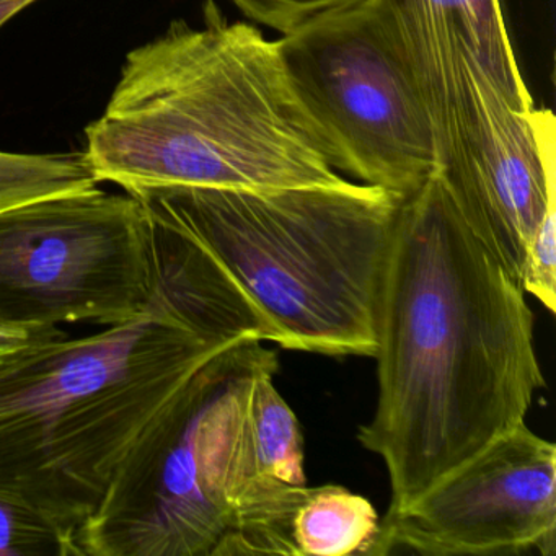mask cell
<instances>
[{
	"mask_svg": "<svg viewBox=\"0 0 556 556\" xmlns=\"http://www.w3.org/2000/svg\"><path fill=\"white\" fill-rule=\"evenodd\" d=\"M374 357L379 395L357 439L389 471V513L526 421L545 387L526 292L438 172L400 203Z\"/></svg>",
	"mask_w": 556,
	"mask_h": 556,
	"instance_id": "obj_1",
	"label": "cell"
},
{
	"mask_svg": "<svg viewBox=\"0 0 556 556\" xmlns=\"http://www.w3.org/2000/svg\"><path fill=\"white\" fill-rule=\"evenodd\" d=\"M84 151L99 184L167 188L333 187L337 155L295 93L276 40L214 0L126 56Z\"/></svg>",
	"mask_w": 556,
	"mask_h": 556,
	"instance_id": "obj_2",
	"label": "cell"
},
{
	"mask_svg": "<svg viewBox=\"0 0 556 556\" xmlns=\"http://www.w3.org/2000/svg\"><path fill=\"white\" fill-rule=\"evenodd\" d=\"M247 338L159 268L138 317L0 357V484L76 536L185 383Z\"/></svg>",
	"mask_w": 556,
	"mask_h": 556,
	"instance_id": "obj_3",
	"label": "cell"
},
{
	"mask_svg": "<svg viewBox=\"0 0 556 556\" xmlns=\"http://www.w3.org/2000/svg\"><path fill=\"white\" fill-rule=\"evenodd\" d=\"M138 200L247 295L271 328V343L376 356L380 288L402 203L395 194L346 180L279 190L167 188Z\"/></svg>",
	"mask_w": 556,
	"mask_h": 556,
	"instance_id": "obj_4",
	"label": "cell"
},
{
	"mask_svg": "<svg viewBox=\"0 0 556 556\" xmlns=\"http://www.w3.org/2000/svg\"><path fill=\"white\" fill-rule=\"evenodd\" d=\"M263 343L237 341L185 383L77 530L80 556L216 555L258 475L250 402L256 377L278 367Z\"/></svg>",
	"mask_w": 556,
	"mask_h": 556,
	"instance_id": "obj_5",
	"label": "cell"
},
{
	"mask_svg": "<svg viewBox=\"0 0 556 556\" xmlns=\"http://www.w3.org/2000/svg\"><path fill=\"white\" fill-rule=\"evenodd\" d=\"M279 54L340 174L412 197L438 170L431 126L380 0H359L282 35Z\"/></svg>",
	"mask_w": 556,
	"mask_h": 556,
	"instance_id": "obj_6",
	"label": "cell"
},
{
	"mask_svg": "<svg viewBox=\"0 0 556 556\" xmlns=\"http://www.w3.org/2000/svg\"><path fill=\"white\" fill-rule=\"evenodd\" d=\"M157 286L154 226L132 194L97 187L0 210V317L112 327Z\"/></svg>",
	"mask_w": 556,
	"mask_h": 556,
	"instance_id": "obj_7",
	"label": "cell"
},
{
	"mask_svg": "<svg viewBox=\"0 0 556 556\" xmlns=\"http://www.w3.org/2000/svg\"><path fill=\"white\" fill-rule=\"evenodd\" d=\"M556 549V445L526 421L380 519L367 555H520Z\"/></svg>",
	"mask_w": 556,
	"mask_h": 556,
	"instance_id": "obj_8",
	"label": "cell"
},
{
	"mask_svg": "<svg viewBox=\"0 0 556 556\" xmlns=\"http://www.w3.org/2000/svg\"><path fill=\"white\" fill-rule=\"evenodd\" d=\"M393 8L438 21L451 22L458 28L471 50L486 66L504 99L517 112L535 109L523 83L516 53L510 45L500 0H383Z\"/></svg>",
	"mask_w": 556,
	"mask_h": 556,
	"instance_id": "obj_9",
	"label": "cell"
},
{
	"mask_svg": "<svg viewBox=\"0 0 556 556\" xmlns=\"http://www.w3.org/2000/svg\"><path fill=\"white\" fill-rule=\"evenodd\" d=\"M380 517L369 500L340 484L308 488L292 517L295 556L367 555Z\"/></svg>",
	"mask_w": 556,
	"mask_h": 556,
	"instance_id": "obj_10",
	"label": "cell"
},
{
	"mask_svg": "<svg viewBox=\"0 0 556 556\" xmlns=\"http://www.w3.org/2000/svg\"><path fill=\"white\" fill-rule=\"evenodd\" d=\"M278 367L256 377L250 402V434L258 473L305 486L304 434L291 406L275 387Z\"/></svg>",
	"mask_w": 556,
	"mask_h": 556,
	"instance_id": "obj_11",
	"label": "cell"
},
{
	"mask_svg": "<svg viewBox=\"0 0 556 556\" xmlns=\"http://www.w3.org/2000/svg\"><path fill=\"white\" fill-rule=\"evenodd\" d=\"M97 187L99 180L84 152L45 155L0 152V210Z\"/></svg>",
	"mask_w": 556,
	"mask_h": 556,
	"instance_id": "obj_12",
	"label": "cell"
},
{
	"mask_svg": "<svg viewBox=\"0 0 556 556\" xmlns=\"http://www.w3.org/2000/svg\"><path fill=\"white\" fill-rule=\"evenodd\" d=\"M0 556H80L76 536L17 491L0 484Z\"/></svg>",
	"mask_w": 556,
	"mask_h": 556,
	"instance_id": "obj_13",
	"label": "cell"
},
{
	"mask_svg": "<svg viewBox=\"0 0 556 556\" xmlns=\"http://www.w3.org/2000/svg\"><path fill=\"white\" fill-rule=\"evenodd\" d=\"M520 288L546 311H556V204L546 210L527 245Z\"/></svg>",
	"mask_w": 556,
	"mask_h": 556,
	"instance_id": "obj_14",
	"label": "cell"
},
{
	"mask_svg": "<svg viewBox=\"0 0 556 556\" xmlns=\"http://www.w3.org/2000/svg\"><path fill=\"white\" fill-rule=\"evenodd\" d=\"M250 21L279 31L291 34L318 15L334 9L359 2V0H232Z\"/></svg>",
	"mask_w": 556,
	"mask_h": 556,
	"instance_id": "obj_15",
	"label": "cell"
},
{
	"mask_svg": "<svg viewBox=\"0 0 556 556\" xmlns=\"http://www.w3.org/2000/svg\"><path fill=\"white\" fill-rule=\"evenodd\" d=\"M61 327L50 325L22 324V321L9 320L0 317V357L17 353L28 346L48 343L67 337Z\"/></svg>",
	"mask_w": 556,
	"mask_h": 556,
	"instance_id": "obj_16",
	"label": "cell"
},
{
	"mask_svg": "<svg viewBox=\"0 0 556 556\" xmlns=\"http://www.w3.org/2000/svg\"><path fill=\"white\" fill-rule=\"evenodd\" d=\"M37 0H0V28L4 27L12 17L24 11Z\"/></svg>",
	"mask_w": 556,
	"mask_h": 556,
	"instance_id": "obj_17",
	"label": "cell"
}]
</instances>
